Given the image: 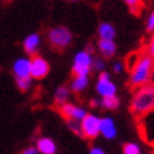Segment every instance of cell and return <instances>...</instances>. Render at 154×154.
Here are the masks:
<instances>
[{"mask_svg": "<svg viewBox=\"0 0 154 154\" xmlns=\"http://www.w3.org/2000/svg\"><path fill=\"white\" fill-rule=\"evenodd\" d=\"M91 153L92 154H103V150L98 149V147H94V149H91Z\"/></svg>", "mask_w": 154, "mask_h": 154, "instance_id": "26", "label": "cell"}, {"mask_svg": "<svg viewBox=\"0 0 154 154\" xmlns=\"http://www.w3.org/2000/svg\"><path fill=\"white\" fill-rule=\"evenodd\" d=\"M68 2H76V0H68Z\"/></svg>", "mask_w": 154, "mask_h": 154, "instance_id": "30", "label": "cell"}, {"mask_svg": "<svg viewBox=\"0 0 154 154\" xmlns=\"http://www.w3.org/2000/svg\"><path fill=\"white\" fill-rule=\"evenodd\" d=\"M102 106L109 110H115L119 107V99L116 98V95H110V96H103L102 99Z\"/></svg>", "mask_w": 154, "mask_h": 154, "instance_id": "18", "label": "cell"}, {"mask_svg": "<svg viewBox=\"0 0 154 154\" xmlns=\"http://www.w3.org/2000/svg\"><path fill=\"white\" fill-rule=\"evenodd\" d=\"M100 133L106 139H115L116 137V127H115V123L110 117L100 119Z\"/></svg>", "mask_w": 154, "mask_h": 154, "instance_id": "11", "label": "cell"}, {"mask_svg": "<svg viewBox=\"0 0 154 154\" xmlns=\"http://www.w3.org/2000/svg\"><path fill=\"white\" fill-rule=\"evenodd\" d=\"M81 130L85 139H96L100 133V119L95 115H85V117L81 120Z\"/></svg>", "mask_w": 154, "mask_h": 154, "instance_id": "4", "label": "cell"}, {"mask_svg": "<svg viewBox=\"0 0 154 154\" xmlns=\"http://www.w3.org/2000/svg\"><path fill=\"white\" fill-rule=\"evenodd\" d=\"M113 69H115V72H122V69H123V64H115V66H113Z\"/></svg>", "mask_w": 154, "mask_h": 154, "instance_id": "25", "label": "cell"}, {"mask_svg": "<svg viewBox=\"0 0 154 154\" xmlns=\"http://www.w3.org/2000/svg\"><path fill=\"white\" fill-rule=\"evenodd\" d=\"M88 86V75H78L72 81V91L74 92H82Z\"/></svg>", "mask_w": 154, "mask_h": 154, "instance_id": "15", "label": "cell"}, {"mask_svg": "<svg viewBox=\"0 0 154 154\" xmlns=\"http://www.w3.org/2000/svg\"><path fill=\"white\" fill-rule=\"evenodd\" d=\"M38 45H40V37H38V34H31V35H28L26 38V41H24V50L27 54L30 55H34L38 50Z\"/></svg>", "mask_w": 154, "mask_h": 154, "instance_id": "12", "label": "cell"}, {"mask_svg": "<svg viewBox=\"0 0 154 154\" xmlns=\"http://www.w3.org/2000/svg\"><path fill=\"white\" fill-rule=\"evenodd\" d=\"M99 51L105 58H110L115 55L116 52V44L113 42V40H107V38H100L98 42Z\"/></svg>", "mask_w": 154, "mask_h": 154, "instance_id": "10", "label": "cell"}, {"mask_svg": "<svg viewBox=\"0 0 154 154\" xmlns=\"http://www.w3.org/2000/svg\"><path fill=\"white\" fill-rule=\"evenodd\" d=\"M68 123V126L72 131H74L75 134L78 136H82V130H81V125H79V120H74V119H71V120H66Z\"/></svg>", "mask_w": 154, "mask_h": 154, "instance_id": "21", "label": "cell"}, {"mask_svg": "<svg viewBox=\"0 0 154 154\" xmlns=\"http://www.w3.org/2000/svg\"><path fill=\"white\" fill-rule=\"evenodd\" d=\"M58 112L60 115L65 120H71V119H74V120H82L86 115L82 107H76L74 105H71V103H64V105H61L58 106Z\"/></svg>", "mask_w": 154, "mask_h": 154, "instance_id": "6", "label": "cell"}, {"mask_svg": "<svg viewBox=\"0 0 154 154\" xmlns=\"http://www.w3.org/2000/svg\"><path fill=\"white\" fill-rule=\"evenodd\" d=\"M147 31L149 33H153L154 31V11L150 14L149 20H147Z\"/></svg>", "mask_w": 154, "mask_h": 154, "instance_id": "24", "label": "cell"}, {"mask_svg": "<svg viewBox=\"0 0 154 154\" xmlns=\"http://www.w3.org/2000/svg\"><path fill=\"white\" fill-rule=\"evenodd\" d=\"M92 66H94L96 71H103L105 69V62H103L100 58H95V60L92 61Z\"/></svg>", "mask_w": 154, "mask_h": 154, "instance_id": "22", "label": "cell"}, {"mask_svg": "<svg viewBox=\"0 0 154 154\" xmlns=\"http://www.w3.org/2000/svg\"><path fill=\"white\" fill-rule=\"evenodd\" d=\"M68 96H69V91L66 86H60V88L55 91V95H54V102H55L57 106H61L64 103L68 102Z\"/></svg>", "mask_w": 154, "mask_h": 154, "instance_id": "14", "label": "cell"}, {"mask_svg": "<svg viewBox=\"0 0 154 154\" xmlns=\"http://www.w3.org/2000/svg\"><path fill=\"white\" fill-rule=\"evenodd\" d=\"M92 57H91V52L89 51H81L75 55V62L74 66H72V74L74 76H78V75H88L91 72V68H92Z\"/></svg>", "mask_w": 154, "mask_h": 154, "instance_id": "5", "label": "cell"}, {"mask_svg": "<svg viewBox=\"0 0 154 154\" xmlns=\"http://www.w3.org/2000/svg\"><path fill=\"white\" fill-rule=\"evenodd\" d=\"M115 34H116V31H115V28H113L110 24L102 23L99 26V35H100V38L113 40V38H115Z\"/></svg>", "mask_w": 154, "mask_h": 154, "instance_id": "16", "label": "cell"}, {"mask_svg": "<svg viewBox=\"0 0 154 154\" xmlns=\"http://www.w3.org/2000/svg\"><path fill=\"white\" fill-rule=\"evenodd\" d=\"M125 3L127 5L129 10L134 16H139L140 11L143 10V7H144V2L143 0H125Z\"/></svg>", "mask_w": 154, "mask_h": 154, "instance_id": "17", "label": "cell"}, {"mask_svg": "<svg viewBox=\"0 0 154 154\" xmlns=\"http://www.w3.org/2000/svg\"><path fill=\"white\" fill-rule=\"evenodd\" d=\"M154 110V84L147 82L136 86L130 103V112L137 117L146 116Z\"/></svg>", "mask_w": 154, "mask_h": 154, "instance_id": "2", "label": "cell"}, {"mask_svg": "<svg viewBox=\"0 0 154 154\" xmlns=\"http://www.w3.org/2000/svg\"><path fill=\"white\" fill-rule=\"evenodd\" d=\"M50 72V65L45 60H42L41 57L33 55L31 61V76L34 79H42L45 78Z\"/></svg>", "mask_w": 154, "mask_h": 154, "instance_id": "7", "label": "cell"}, {"mask_svg": "<svg viewBox=\"0 0 154 154\" xmlns=\"http://www.w3.org/2000/svg\"><path fill=\"white\" fill-rule=\"evenodd\" d=\"M37 151H38V150L33 149V147H30V149H27V150H24V153H26V154H31V153H34V154H35V153H37Z\"/></svg>", "mask_w": 154, "mask_h": 154, "instance_id": "27", "label": "cell"}, {"mask_svg": "<svg viewBox=\"0 0 154 154\" xmlns=\"http://www.w3.org/2000/svg\"><path fill=\"white\" fill-rule=\"evenodd\" d=\"M98 92L102 96H110V95L116 94V86L113 82H110V76L107 72L102 71L99 74V79H98V85H96Z\"/></svg>", "mask_w": 154, "mask_h": 154, "instance_id": "8", "label": "cell"}, {"mask_svg": "<svg viewBox=\"0 0 154 154\" xmlns=\"http://www.w3.org/2000/svg\"><path fill=\"white\" fill-rule=\"evenodd\" d=\"M150 82H153V84H154V72H153V75H151V79H150Z\"/></svg>", "mask_w": 154, "mask_h": 154, "instance_id": "29", "label": "cell"}, {"mask_svg": "<svg viewBox=\"0 0 154 154\" xmlns=\"http://www.w3.org/2000/svg\"><path fill=\"white\" fill-rule=\"evenodd\" d=\"M144 51L149 54L150 57H153V60H154V35H153V38L150 40V42L146 45V48H144Z\"/></svg>", "mask_w": 154, "mask_h": 154, "instance_id": "23", "label": "cell"}, {"mask_svg": "<svg viewBox=\"0 0 154 154\" xmlns=\"http://www.w3.org/2000/svg\"><path fill=\"white\" fill-rule=\"evenodd\" d=\"M17 86L21 92H26L28 91V88L31 86V79H30V76H20L17 78Z\"/></svg>", "mask_w": 154, "mask_h": 154, "instance_id": "19", "label": "cell"}, {"mask_svg": "<svg viewBox=\"0 0 154 154\" xmlns=\"http://www.w3.org/2000/svg\"><path fill=\"white\" fill-rule=\"evenodd\" d=\"M14 75L20 76H31V61L28 60H17L13 66Z\"/></svg>", "mask_w": 154, "mask_h": 154, "instance_id": "9", "label": "cell"}, {"mask_svg": "<svg viewBox=\"0 0 154 154\" xmlns=\"http://www.w3.org/2000/svg\"><path fill=\"white\" fill-rule=\"evenodd\" d=\"M140 146L136 143H126L123 146V153L125 154H140Z\"/></svg>", "mask_w": 154, "mask_h": 154, "instance_id": "20", "label": "cell"}, {"mask_svg": "<svg viewBox=\"0 0 154 154\" xmlns=\"http://www.w3.org/2000/svg\"><path fill=\"white\" fill-rule=\"evenodd\" d=\"M127 68L130 69V86L136 88L150 82L154 72V60L146 51L131 54L127 58Z\"/></svg>", "mask_w": 154, "mask_h": 154, "instance_id": "1", "label": "cell"}, {"mask_svg": "<svg viewBox=\"0 0 154 154\" xmlns=\"http://www.w3.org/2000/svg\"><path fill=\"white\" fill-rule=\"evenodd\" d=\"M72 41V34L66 27H55L48 31V42L52 50L61 52L64 51Z\"/></svg>", "mask_w": 154, "mask_h": 154, "instance_id": "3", "label": "cell"}, {"mask_svg": "<svg viewBox=\"0 0 154 154\" xmlns=\"http://www.w3.org/2000/svg\"><path fill=\"white\" fill-rule=\"evenodd\" d=\"M96 105H98V102H96V100H91V106H96Z\"/></svg>", "mask_w": 154, "mask_h": 154, "instance_id": "28", "label": "cell"}, {"mask_svg": "<svg viewBox=\"0 0 154 154\" xmlns=\"http://www.w3.org/2000/svg\"><path fill=\"white\" fill-rule=\"evenodd\" d=\"M37 149L40 153L42 154H54L55 153V144H54V141L51 140V139H47V137H42V139H40L37 143Z\"/></svg>", "mask_w": 154, "mask_h": 154, "instance_id": "13", "label": "cell"}]
</instances>
